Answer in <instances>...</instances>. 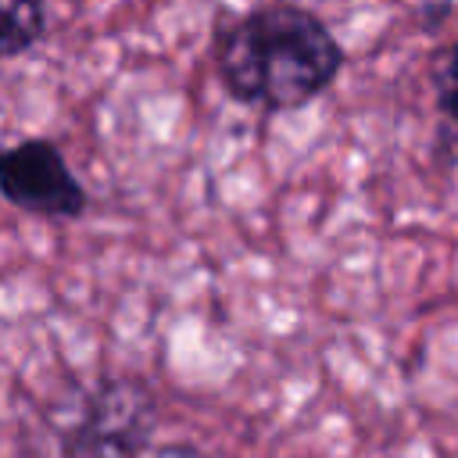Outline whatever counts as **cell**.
Segmentation results:
<instances>
[{"instance_id": "6da1fadb", "label": "cell", "mask_w": 458, "mask_h": 458, "mask_svg": "<svg viewBox=\"0 0 458 458\" xmlns=\"http://www.w3.org/2000/svg\"><path fill=\"white\" fill-rule=\"evenodd\" d=\"M347 54L333 29L308 7L261 4L215 32L222 89L261 111H293L315 100L344 68Z\"/></svg>"}, {"instance_id": "7a4b0ae2", "label": "cell", "mask_w": 458, "mask_h": 458, "mask_svg": "<svg viewBox=\"0 0 458 458\" xmlns=\"http://www.w3.org/2000/svg\"><path fill=\"white\" fill-rule=\"evenodd\" d=\"M157 426V401L136 376L100 379L79 408V419L61 429L64 458H147Z\"/></svg>"}, {"instance_id": "3957f363", "label": "cell", "mask_w": 458, "mask_h": 458, "mask_svg": "<svg viewBox=\"0 0 458 458\" xmlns=\"http://www.w3.org/2000/svg\"><path fill=\"white\" fill-rule=\"evenodd\" d=\"M0 190L7 204L39 218H79L89 204L64 150L47 136H25L4 150Z\"/></svg>"}, {"instance_id": "277c9868", "label": "cell", "mask_w": 458, "mask_h": 458, "mask_svg": "<svg viewBox=\"0 0 458 458\" xmlns=\"http://www.w3.org/2000/svg\"><path fill=\"white\" fill-rule=\"evenodd\" d=\"M429 86L444 125L437 132V154L447 165H458V43L440 47L429 57Z\"/></svg>"}, {"instance_id": "5b68a950", "label": "cell", "mask_w": 458, "mask_h": 458, "mask_svg": "<svg viewBox=\"0 0 458 458\" xmlns=\"http://www.w3.org/2000/svg\"><path fill=\"white\" fill-rule=\"evenodd\" d=\"M47 32V7L43 4H7L4 29H0V54L18 57L32 50Z\"/></svg>"}, {"instance_id": "8992f818", "label": "cell", "mask_w": 458, "mask_h": 458, "mask_svg": "<svg viewBox=\"0 0 458 458\" xmlns=\"http://www.w3.org/2000/svg\"><path fill=\"white\" fill-rule=\"evenodd\" d=\"M147 458H204V454L190 444H165V447H154Z\"/></svg>"}, {"instance_id": "52a82bcc", "label": "cell", "mask_w": 458, "mask_h": 458, "mask_svg": "<svg viewBox=\"0 0 458 458\" xmlns=\"http://www.w3.org/2000/svg\"><path fill=\"white\" fill-rule=\"evenodd\" d=\"M451 4H437V7H419V14H422V21H426V29H437L444 18H451Z\"/></svg>"}]
</instances>
